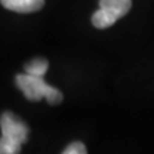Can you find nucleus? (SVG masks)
<instances>
[{
  "label": "nucleus",
  "mask_w": 154,
  "mask_h": 154,
  "mask_svg": "<svg viewBox=\"0 0 154 154\" xmlns=\"http://www.w3.org/2000/svg\"><path fill=\"white\" fill-rule=\"evenodd\" d=\"M17 87L23 91L26 99L30 101H40L46 99L51 106H57L63 101V94L57 88L49 86L43 80V77L32 76V74H17L16 76Z\"/></svg>",
  "instance_id": "f03ea898"
},
{
  "label": "nucleus",
  "mask_w": 154,
  "mask_h": 154,
  "mask_svg": "<svg viewBox=\"0 0 154 154\" xmlns=\"http://www.w3.org/2000/svg\"><path fill=\"white\" fill-rule=\"evenodd\" d=\"M0 3L7 10L16 13H33L43 7L44 0H0Z\"/></svg>",
  "instance_id": "20e7f679"
},
{
  "label": "nucleus",
  "mask_w": 154,
  "mask_h": 154,
  "mask_svg": "<svg viewBox=\"0 0 154 154\" xmlns=\"http://www.w3.org/2000/svg\"><path fill=\"white\" fill-rule=\"evenodd\" d=\"M0 154H19L22 144L27 141V126L13 113L6 111L0 117Z\"/></svg>",
  "instance_id": "f257e3e1"
},
{
  "label": "nucleus",
  "mask_w": 154,
  "mask_h": 154,
  "mask_svg": "<svg viewBox=\"0 0 154 154\" xmlns=\"http://www.w3.org/2000/svg\"><path fill=\"white\" fill-rule=\"evenodd\" d=\"M61 154H87V149H86V146L83 143L74 141V143L70 144Z\"/></svg>",
  "instance_id": "423d86ee"
},
{
  "label": "nucleus",
  "mask_w": 154,
  "mask_h": 154,
  "mask_svg": "<svg viewBox=\"0 0 154 154\" xmlns=\"http://www.w3.org/2000/svg\"><path fill=\"white\" fill-rule=\"evenodd\" d=\"M49 69V61L46 59H33L32 61H29L27 64L24 66V70L27 74H32V76H37V77H43Z\"/></svg>",
  "instance_id": "39448f33"
},
{
  "label": "nucleus",
  "mask_w": 154,
  "mask_h": 154,
  "mask_svg": "<svg viewBox=\"0 0 154 154\" xmlns=\"http://www.w3.org/2000/svg\"><path fill=\"white\" fill-rule=\"evenodd\" d=\"M99 10L91 16V23L97 29H107L131 9V0H100Z\"/></svg>",
  "instance_id": "7ed1b4c3"
}]
</instances>
